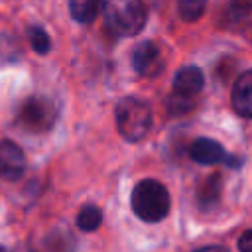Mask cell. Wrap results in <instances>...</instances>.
Returning <instances> with one entry per match:
<instances>
[{"label": "cell", "mask_w": 252, "mask_h": 252, "mask_svg": "<svg viewBox=\"0 0 252 252\" xmlns=\"http://www.w3.org/2000/svg\"><path fill=\"white\" fill-rule=\"evenodd\" d=\"M116 128L128 142H140L152 128V110L138 96H124L114 108Z\"/></svg>", "instance_id": "6da1fadb"}, {"label": "cell", "mask_w": 252, "mask_h": 252, "mask_svg": "<svg viewBox=\"0 0 252 252\" xmlns=\"http://www.w3.org/2000/svg\"><path fill=\"white\" fill-rule=\"evenodd\" d=\"M205 85V77H203V71L195 65H189V67H181L175 77H173V83H171V89H173V96L177 98H185L189 100L191 96H195L197 93H201Z\"/></svg>", "instance_id": "ba28073f"}, {"label": "cell", "mask_w": 252, "mask_h": 252, "mask_svg": "<svg viewBox=\"0 0 252 252\" xmlns=\"http://www.w3.org/2000/svg\"><path fill=\"white\" fill-rule=\"evenodd\" d=\"M169 193L156 179H142L132 191V209L146 222L163 220L169 213Z\"/></svg>", "instance_id": "7a4b0ae2"}, {"label": "cell", "mask_w": 252, "mask_h": 252, "mask_svg": "<svg viewBox=\"0 0 252 252\" xmlns=\"http://www.w3.org/2000/svg\"><path fill=\"white\" fill-rule=\"evenodd\" d=\"M22 252H35V250H30V248H26V250H22Z\"/></svg>", "instance_id": "ac0fdd59"}, {"label": "cell", "mask_w": 252, "mask_h": 252, "mask_svg": "<svg viewBox=\"0 0 252 252\" xmlns=\"http://www.w3.org/2000/svg\"><path fill=\"white\" fill-rule=\"evenodd\" d=\"M28 41H30L32 49L39 55H45L51 49V39H49L47 32L39 26H30L28 28Z\"/></svg>", "instance_id": "5bb4252c"}, {"label": "cell", "mask_w": 252, "mask_h": 252, "mask_svg": "<svg viewBox=\"0 0 252 252\" xmlns=\"http://www.w3.org/2000/svg\"><path fill=\"white\" fill-rule=\"evenodd\" d=\"M232 108L242 118H252V69L244 71L232 87Z\"/></svg>", "instance_id": "9c48e42d"}, {"label": "cell", "mask_w": 252, "mask_h": 252, "mask_svg": "<svg viewBox=\"0 0 252 252\" xmlns=\"http://www.w3.org/2000/svg\"><path fill=\"white\" fill-rule=\"evenodd\" d=\"M57 120L55 104L45 96H30L18 110V124L28 132H47Z\"/></svg>", "instance_id": "277c9868"}, {"label": "cell", "mask_w": 252, "mask_h": 252, "mask_svg": "<svg viewBox=\"0 0 252 252\" xmlns=\"http://www.w3.org/2000/svg\"><path fill=\"white\" fill-rule=\"evenodd\" d=\"M207 0H177V12L181 20L185 22H195L205 14Z\"/></svg>", "instance_id": "4fadbf2b"}, {"label": "cell", "mask_w": 252, "mask_h": 252, "mask_svg": "<svg viewBox=\"0 0 252 252\" xmlns=\"http://www.w3.org/2000/svg\"><path fill=\"white\" fill-rule=\"evenodd\" d=\"M104 4H106V0H69V12L75 22L91 24L100 14Z\"/></svg>", "instance_id": "30bf717a"}, {"label": "cell", "mask_w": 252, "mask_h": 252, "mask_svg": "<svg viewBox=\"0 0 252 252\" xmlns=\"http://www.w3.org/2000/svg\"><path fill=\"white\" fill-rule=\"evenodd\" d=\"M189 156H191L193 161H197L201 165L226 163L230 167H236L240 163L238 159H234L236 156H228L224 152V148L213 138H197L189 148Z\"/></svg>", "instance_id": "5b68a950"}, {"label": "cell", "mask_w": 252, "mask_h": 252, "mask_svg": "<svg viewBox=\"0 0 252 252\" xmlns=\"http://www.w3.org/2000/svg\"><path fill=\"white\" fill-rule=\"evenodd\" d=\"M238 250L240 252H252V230H244L238 238Z\"/></svg>", "instance_id": "9a60e30c"}, {"label": "cell", "mask_w": 252, "mask_h": 252, "mask_svg": "<svg viewBox=\"0 0 252 252\" xmlns=\"http://www.w3.org/2000/svg\"><path fill=\"white\" fill-rule=\"evenodd\" d=\"M195 252H228L226 248H222V246H217V244H211V246H205V248H199V250H195Z\"/></svg>", "instance_id": "2e32d148"}, {"label": "cell", "mask_w": 252, "mask_h": 252, "mask_svg": "<svg viewBox=\"0 0 252 252\" xmlns=\"http://www.w3.org/2000/svg\"><path fill=\"white\" fill-rule=\"evenodd\" d=\"M100 220H102V211L96 205H85L77 215V226L85 232L96 230L100 226Z\"/></svg>", "instance_id": "7c38bea8"}, {"label": "cell", "mask_w": 252, "mask_h": 252, "mask_svg": "<svg viewBox=\"0 0 252 252\" xmlns=\"http://www.w3.org/2000/svg\"><path fill=\"white\" fill-rule=\"evenodd\" d=\"M219 195H220V175L215 173L209 179H205V183L201 185V189H199V205L203 209H209L219 201Z\"/></svg>", "instance_id": "8fae6325"}, {"label": "cell", "mask_w": 252, "mask_h": 252, "mask_svg": "<svg viewBox=\"0 0 252 252\" xmlns=\"http://www.w3.org/2000/svg\"><path fill=\"white\" fill-rule=\"evenodd\" d=\"M26 171V154L12 140H0V179L18 181Z\"/></svg>", "instance_id": "52a82bcc"}, {"label": "cell", "mask_w": 252, "mask_h": 252, "mask_svg": "<svg viewBox=\"0 0 252 252\" xmlns=\"http://www.w3.org/2000/svg\"><path fill=\"white\" fill-rule=\"evenodd\" d=\"M0 252H8V250H6V248H4V246H0Z\"/></svg>", "instance_id": "e0dca14e"}, {"label": "cell", "mask_w": 252, "mask_h": 252, "mask_svg": "<svg viewBox=\"0 0 252 252\" xmlns=\"http://www.w3.org/2000/svg\"><path fill=\"white\" fill-rule=\"evenodd\" d=\"M132 67L142 77H156L158 73H161L163 59L159 47L150 39L138 43L132 51Z\"/></svg>", "instance_id": "8992f818"}, {"label": "cell", "mask_w": 252, "mask_h": 252, "mask_svg": "<svg viewBox=\"0 0 252 252\" xmlns=\"http://www.w3.org/2000/svg\"><path fill=\"white\" fill-rule=\"evenodd\" d=\"M104 22L116 35H136L144 30L148 10L142 0H106Z\"/></svg>", "instance_id": "3957f363"}]
</instances>
